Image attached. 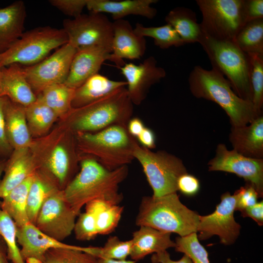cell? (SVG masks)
I'll use <instances>...</instances> for the list:
<instances>
[{"mask_svg": "<svg viewBox=\"0 0 263 263\" xmlns=\"http://www.w3.org/2000/svg\"><path fill=\"white\" fill-rule=\"evenodd\" d=\"M234 42L246 54L263 55V19L247 22L237 35Z\"/></svg>", "mask_w": 263, "mask_h": 263, "instance_id": "cell-34", "label": "cell"}, {"mask_svg": "<svg viewBox=\"0 0 263 263\" xmlns=\"http://www.w3.org/2000/svg\"><path fill=\"white\" fill-rule=\"evenodd\" d=\"M188 84L194 97L220 106L228 115L231 127L246 125L263 114L251 101L238 96L226 78L214 68L207 70L195 66L189 74Z\"/></svg>", "mask_w": 263, "mask_h": 263, "instance_id": "cell-2", "label": "cell"}, {"mask_svg": "<svg viewBox=\"0 0 263 263\" xmlns=\"http://www.w3.org/2000/svg\"><path fill=\"white\" fill-rule=\"evenodd\" d=\"M2 67L1 66L0 62V97L1 96V70Z\"/></svg>", "mask_w": 263, "mask_h": 263, "instance_id": "cell-54", "label": "cell"}, {"mask_svg": "<svg viewBox=\"0 0 263 263\" xmlns=\"http://www.w3.org/2000/svg\"><path fill=\"white\" fill-rule=\"evenodd\" d=\"M34 174L11 190L0 202L1 208L13 220L17 227L30 223L27 214V198Z\"/></svg>", "mask_w": 263, "mask_h": 263, "instance_id": "cell-29", "label": "cell"}, {"mask_svg": "<svg viewBox=\"0 0 263 263\" xmlns=\"http://www.w3.org/2000/svg\"><path fill=\"white\" fill-rule=\"evenodd\" d=\"M202 33L221 41H234L247 22L244 0H197Z\"/></svg>", "mask_w": 263, "mask_h": 263, "instance_id": "cell-9", "label": "cell"}, {"mask_svg": "<svg viewBox=\"0 0 263 263\" xmlns=\"http://www.w3.org/2000/svg\"><path fill=\"white\" fill-rule=\"evenodd\" d=\"M0 263H10L7 257V246L0 236Z\"/></svg>", "mask_w": 263, "mask_h": 263, "instance_id": "cell-51", "label": "cell"}, {"mask_svg": "<svg viewBox=\"0 0 263 263\" xmlns=\"http://www.w3.org/2000/svg\"><path fill=\"white\" fill-rule=\"evenodd\" d=\"M236 201L235 193L231 195L226 192L222 195L221 202L213 212L205 216L200 215L197 229L199 241L216 235L224 245H231L235 242L241 228L234 216Z\"/></svg>", "mask_w": 263, "mask_h": 263, "instance_id": "cell-11", "label": "cell"}, {"mask_svg": "<svg viewBox=\"0 0 263 263\" xmlns=\"http://www.w3.org/2000/svg\"><path fill=\"white\" fill-rule=\"evenodd\" d=\"M132 233V250L130 256L135 262L146 256L175 247L170 238L171 233L161 231L147 226H141Z\"/></svg>", "mask_w": 263, "mask_h": 263, "instance_id": "cell-25", "label": "cell"}, {"mask_svg": "<svg viewBox=\"0 0 263 263\" xmlns=\"http://www.w3.org/2000/svg\"><path fill=\"white\" fill-rule=\"evenodd\" d=\"M62 29L68 43L76 49L97 46L112 52L113 22L105 14L91 12L65 19Z\"/></svg>", "mask_w": 263, "mask_h": 263, "instance_id": "cell-10", "label": "cell"}, {"mask_svg": "<svg viewBox=\"0 0 263 263\" xmlns=\"http://www.w3.org/2000/svg\"><path fill=\"white\" fill-rule=\"evenodd\" d=\"M126 86V81L112 80L96 74L75 89L72 108H78L91 104Z\"/></svg>", "mask_w": 263, "mask_h": 263, "instance_id": "cell-26", "label": "cell"}, {"mask_svg": "<svg viewBox=\"0 0 263 263\" xmlns=\"http://www.w3.org/2000/svg\"><path fill=\"white\" fill-rule=\"evenodd\" d=\"M25 114L31 136L39 137L46 135L58 118L54 112L39 97L25 107Z\"/></svg>", "mask_w": 263, "mask_h": 263, "instance_id": "cell-32", "label": "cell"}, {"mask_svg": "<svg viewBox=\"0 0 263 263\" xmlns=\"http://www.w3.org/2000/svg\"><path fill=\"white\" fill-rule=\"evenodd\" d=\"M68 41L62 28L47 26L33 29L24 32L20 38L0 53L1 66L3 68L13 64L34 65Z\"/></svg>", "mask_w": 263, "mask_h": 263, "instance_id": "cell-7", "label": "cell"}, {"mask_svg": "<svg viewBox=\"0 0 263 263\" xmlns=\"http://www.w3.org/2000/svg\"><path fill=\"white\" fill-rule=\"evenodd\" d=\"M60 189L55 178L40 168L34 173L27 198V214L31 223L35 224L39 209L50 196Z\"/></svg>", "mask_w": 263, "mask_h": 263, "instance_id": "cell-28", "label": "cell"}, {"mask_svg": "<svg viewBox=\"0 0 263 263\" xmlns=\"http://www.w3.org/2000/svg\"><path fill=\"white\" fill-rule=\"evenodd\" d=\"M208 170L234 173L253 186L260 197L263 195V159L244 156L235 150H229L220 143L214 157L207 163Z\"/></svg>", "mask_w": 263, "mask_h": 263, "instance_id": "cell-14", "label": "cell"}, {"mask_svg": "<svg viewBox=\"0 0 263 263\" xmlns=\"http://www.w3.org/2000/svg\"><path fill=\"white\" fill-rule=\"evenodd\" d=\"M78 158H91L110 170L128 166L134 159L136 139L127 126L115 125L96 132L75 134Z\"/></svg>", "mask_w": 263, "mask_h": 263, "instance_id": "cell-3", "label": "cell"}, {"mask_svg": "<svg viewBox=\"0 0 263 263\" xmlns=\"http://www.w3.org/2000/svg\"><path fill=\"white\" fill-rule=\"evenodd\" d=\"M0 95L25 107L36 100L37 95L20 65L13 64L2 68Z\"/></svg>", "mask_w": 263, "mask_h": 263, "instance_id": "cell-23", "label": "cell"}, {"mask_svg": "<svg viewBox=\"0 0 263 263\" xmlns=\"http://www.w3.org/2000/svg\"><path fill=\"white\" fill-rule=\"evenodd\" d=\"M17 240L21 247L20 252L25 263H42L45 253L52 248H72L85 252L88 250V247L68 244L54 239L31 223L17 227Z\"/></svg>", "mask_w": 263, "mask_h": 263, "instance_id": "cell-16", "label": "cell"}, {"mask_svg": "<svg viewBox=\"0 0 263 263\" xmlns=\"http://www.w3.org/2000/svg\"><path fill=\"white\" fill-rule=\"evenodd\" d=\"M79 215L73 230L75 238L81 241H90L94 239L98 233L93 215L86 210Z\"/></svg>", "mask_w": 263, "mask_h": 263, "instance_id": "cell-41", "label": "cell"}, {"mask_svg": "<svg viewBox=\"0 0 263 263\" xmlns=\"http://www.w3.org/2000/svg\"><path fill=\"white\" fill-rule=\"evenodd\" d=\"M5 96L0 97V155L3 156L10 155L13 149L7 138L4 114Z\"/></svg>", "mask_w": 263, "mask_h": 263, "instance_id": "cell-45", "label": "cell"}, {"mask_svg": "<svg viewBox=\"0 0 263 263\" xmlns=\"http://www.w3.org/2000/svg\"><path fill=\"white\" fill-rule=\"evenodd\" d=\"M79 160V172L62 189L66 200L77 215L84 206L94 200L119 205L123 199L119 186L128 176V166L110 170L92 158Z\"/></svg>", "mask_w": 263, "mask_h": 263, "instance_id": "cell-1", "label": "cell"}, {"mask_svg": "<svg viewBox=\"0 0 263 263\" xmlns=\"http://www.w3.org/2000/svg\"><path fill=\"white\" fill-rule=\"evenodd\" d=\"M132 246V240L124 241L117 236H111L103 247H93L92 255L97 259L126 260L130 255Z\"/></svg>", "mask_w": 263, "mask_h": 263, "instance_id": "cell-38", "label": "cell"}, {"mask_svg": "<svg viewBox=\"0 0 263 263\" xmlns=\"http://www.w3.org/2000/svg\"><path fill=\"white\" fill-rule=\"evenodd\" d=\"M111 51L94 46L77 49L64 83L75 89L87 79L98 73L103 63L110 59Z\"/></svg>", "mask_w": 263, "mask_h": 263, "instance_id": "cell-18", "label": "cell"}, {"mask_svg": "<svg viewBox=\"0 0 263 263\" xmlns=\"http://www.w3.org/2000/svg\"><path fill=\"white\" fill-rule=\"evenodd\" d=\"M157 0H87L86 7L91 13H108L114 20L136 15L152 19L157 10L151 6Z\"/></svg>", "mask_w": 263, "mask_h": 263, "instance_id": "cell-21", "label": "cell"}, {"mask_svg": "<svg viewBox=\"0 0 263 263\" xmlns=\"http://www.w3.org/2000/svg\"><path fill=\"white\" fill-rule=\"evenodd\" d=\"M125 77L129 96L134 105H139L145 99L150 87L166 76L165 69L157 65L153 56L138 64L125 63L120 67Z\"/></svg>", "mask_w": 263, "mask_h": 263, "instance_id": "cell-15", "label": "cell"}, {"mask_svg": "<svg viewBox=\"0 0 263 263\" xmlns=\"http://www.w3.org/2000/svg\"><path fill=\"white\" fill-rule=\"evenodd\" d=\"M85 209L94 216L98 234L108 235L118 225L124 207L110 202L96 199L85 205Z\"/></svg>", "mask_w": 263, "mask_h": 263, "instance_id": "cell-31", "label": "cell"}, {"mask_svg": "<svg viewBox=\"0 0 263 263\" xmlns=\"http://www.w3.org/2000/svg\"><path fill=\"white\" fill-rule=\"evenodd\" d=\"M134 31L140 36L152 38L155 45L162 49L186 44L177 32L169 24L158 27H145L137 23Z\"/></svg>", "mask_w": 263, "mask_h": 263, "instance_id": "cell-35", "label": "cell"}, {"mask_svg": "<svg viewBox=\"0 0 263 263\" xmlns=\"http://www.w3.org/2000/svg\"><path fill=\"white\" fill-rule=\"evenodd\" d=\"M97 258L82 251L67 248H52L45 254L42 263H97Z\"/></svg>", "mask_w": 263, "mask_h": 263, "instance_id": "cell-40", "label": "cell"}, {"mask_svg": "<svg viewBox=\"0 0 263 263\" xmlns=\"http://www.w3.org/2000/svg\"><path fill=\"white\" fill-rule=\"evenodd\" d=\"M175 250L188 256L193 263H210L208 253L200 243L196 232L176 238Z\"/></svg>", "mask_w": 263, "mask_h": 263, "instance_id": "cell-39", "label": "cell"}, {"mask_svg": "<svg viewBox=\"0 0 263 263\" xmlns=\"http://www.w3.org/2000/svg\"><path fill=\"white\" fill-rule=\"evenodd\" d=\"M77 216L66 200L62 189H59L42 204L34 225L43 233L62 242L73 231Z\"/></svg>", "mask_w": 263, "mask_h": 263, "instance_id": "cell-13", "label": "cell"}, {"mask_svg": "<svg viewBox=\"0 0 263 263\" xmlns=\"http://www.w3.org/2000/svg\"><path fill=\"white\" fill-rule=\"evenodd\" d=\"M49 2L64 14L74 18L82 14L87 0H50Z\"/></svg>", "mask_w": 263, "mask_h": 263, "instance_id": "cell-43", "label": "cell"}, {"mask_svg": "<svg viewBox=\"0 0 263 263\" xmlns=\"http://www.w3.org/2000/svg\"><path fill=\"white\" fill-rule=\"evenodd\" d=\"M199 180L193 175L188 172L182 175L177 181L178 191L187 196H193L200 189Z\"/></svg>", "mask_w": 263, "mask_h": 263, "instance_id": "cell-44", "label": "cell"}, {"mask_svg": "<svg viewBox=\"0 0 263 263\" xmlns=\"http://www.w3.org/2000/svg\"><path fill=\"white\" fill-rule=\"evenodd\" d=\"M244 217H249L259 225H263V202H257L254 205L247 207L240 211Z\"/></svg>", "mask_w": 263, "mask_h": 263, "instance_id": "cell-47", "label": "cell"}, {"mask_svg": "<svg viewBox=\"0 0 263 263\" xmlns=\"http://www.w3.org/2000/svg\"><path fill=\"white\" fill-rule=\"evenodd\" d=\"M136 139L140 145L148 149L151 150L156 147L155 134L152 130L146 126Z\"/></svg>", "mask_w": 263, "mask_h": 263, "instance_id": "cell-48", "label": "cell"}, {"mask_svg": "<svg viewBox=\"0 0 263 263\" xmlns=\"http://www.w3.org/2000/svg\"><path fill=\"white\" fill-rule=\"evenodd\" d=\"M75 91V89L65 83H59L46 87L37 96L50 108L58 118L64 119L73 109L72 103Z\"/></svg>", "mask_w": 263, "mask_h": 263, "instance_id": "cell-33", "label": "cell"}, {"mask_svg": "<svg viewBox=\"0 0 263 263\" xmlns=\"http://www.w3.org/2000/svg\"><path fill=\"white\" fill-rule=\"evenodd\" d=\"M113 22V38L110 61L117 68L123 66L124 59H138L146 50L145 38L137 35L130 22L125 19Z\"/></svg>", "mask_w": 263, "mask_h": 263, "instance_id": "cell-17", "label": "cell"}, {"mask_svg": "<svg viewBox=\"0 0 263 263\" xmlns=\"http://www.w3.org/2000/svg\"><path fill=\"white\" fill-rule=\"evenodd\" d=\"M78 156L75 136L69 132L64 141L54 145L41 164L62 187L74 171Z\"/></svg>", "mask_w": 263, "mask_h": 263, "instance_id": "cell-19", "label": "cell"}, {"mask_svg": "<svg viewBox=\"0 0 263 263\" xmlns=\"http://www.w3.org/2000/svg\"><path fill=\"white\" fill-rule=\"evenodd\" d=\"M235 193L237 196L235 210L243 209L254 205L260 198L255 188L249 183L237 190Z\"/></svg>", "mask_w": 263, "mask_h": 263, "instance_id": "cell-42", "label": "cell"}, {"mask_svg": "<svg viewBox=\"0 0 263 263\" xmlns=\"http://www.w3.org/2000/svg\"><path fill=\"white\" fill-rule=\"evenodd\" d=\"M17 231L15 223L0 206V236L7 246L8 259L12 263H25L18 245Z\"/></svg>", "mask_w": 263, "mask_h": 263, "instance_id": "cell-36", "label": "cell"}, {"mask_svg": "<svg viewBox=\"0 0 263 263\" xmlns=\"http://www.w3.org/2000/svg\"><path fill=\"white\" fill-rule=\"evenodd\" d=\"M151 263H193L191 259L185 254L178 261L172 260L167 250L153 254L151 257Z\"/></svg>", "mask_w": 263, "mask_h": 263, "instance_id": "cell-49", "label": "cell"}, {"mask_svg": "<svg viewBox=\"0 0 263 263\" xmlns=\"http://www.w3.org/2000/svg\"><path fill=\"white\" fill-rule=\"evenodd\" d=\"M133 260H115L112 259H97V263H135Z\"/></svg>", "mask_w": 263, "mask_h": 263, "instance_id": "cell-52", "label": "cell"}, {"mask_svg": "<svg viewBox=\"0 0 263 263\" xmlns=\"http://www.w3.org/2000/svg\"><path fill=\"white\" fill-rule=\"evenodd\" d=\"M133 104L126 87L91 104L73 109L64 126L74 134L96 132L115 125L126 126L133 114Z\"/></svg>", "mask_w": 263, "mask_h": 263, "instance_id": "cell-4", "label": "cell"}, {"mask_svg": "<svg viewBox=\"0 0 263 263\" xmlns=\"http://www.w3.org/2000/svg\"><path fill=\"white\" fill-rule=\"evenodd\" d=\"M40 165L31 147L13 150L6 160L3 176L0 183V198L33 175Z\"/></svg>", "mask_w": 263, "mask_h": 263, "instance_id": "cell-20", "label": "cell"}, {"mask_svg": "<svg viewBox=\"0 0 263 263\" xmlns=\"http://www.w3.org/2000/svg\"><path fill=\"white\" fill-rule=\"evenodd\" d=\"M165 21L174 29L185 44L199 42L202 32L196 14L191 9L175 7L168 13Z\"/></svg>", "mask_w": 263, "mask_h": 263, "instance_id": "cell-30", "label": "cell"}, {"mask_svg": "<svg viewBox=\"0 0 263 263\" xmlns=\"http://www.w3.org/2000/svg\"><path fill=\"white\" fill-rule=\"evenodd\" d=\"M133 155L142 167L152 189V196L158 197L177 192L179 178L188 172L180 158L165 150L153 151L140 145L137 140Z\"/></svg>", "mask_w": 263, "mask_h": 263, "instance_id": "cell-8", "label": "cell"}, {"mask_svg": "<svg viewBox=\"0 0 263 263\" xmlns=\"http://www.w3.org/2000/svg\"><path fill=\"white\" fill-rule=\"evenodd\" d=\"M145 127L143 121L138 117H132L127 125L128 132L135 138L140 134Z\"/></svg>", "mask_w": 263, "mask_h": 263, "instance_id": "cell-50", "label": "cell"}, {"mask_svg": "<svg viewBox=\"0 0 263 263\" xmlns=\"http://www.w3.org/2000/svg\"><path fill=\"white\" fill-rule=\"evenodd\" d=\"M198 43L207 54L212 68L226 77L238 96L251 101V64L248 54L234 41L217 40L203 33Z\"/></svg>", "mask_w": 263, "mask_h": 263, "instance_id": "cell-6", "label": "cell"}, {"mask_svg": "<svg viewBox=\"0 0 263 263\" xmlns=\"http://www.w3.org/2000/svg\"><path fill=\"white\" fill-rule=\"evenodd\" d=\"M26 16L25 6L21 0L0 8V53L22 36Z\"/></svg>", "mask_w": 263, "mask_h": 263, "instance_id": "cell-27", "label": "cell"}, {"mask_svg": "<svg viewBox=\"0 0 263 263\" xmlns=\"http://www.w3.org/2000/svg\"><path fill=\"white\" fill-rule=\"evenodd\" d=\"M229 140L233 150L251 158L263 159V115L261 114L249 124L231 127Z\"/></svg>", "mask_w": 263, "mask_h": 263, "instance_id": "cell-22", "label": "cell"}, {"mask_svg": "<svg viewBox=\"0 0 263 263\" xmlns=\"http://www.w3.org/2000/svg\"><path fill=\"white\" fill-rule=\"evenodd\" d=\"M6 161V160H5V159L0 160V183L1 180V176L2 174L3 173Z\"/></svg>", "mask_w": 263, "mask_h": 263, "instance_id": "cell-53", "label": "cell"}, {"mask_svg": "<svg viewBox=\"0 0 263 263\" xmlns=\"http://www.w3.org/2000/svg\"><path fill=\"white\" fill-rule=\"evenodd\" d=\"M76 50L67 43L38 63L23 68L27 80L36 95L49 86L64 83Z\"/></svg>", "mask_w": 263, "mask_h": 263, "instance_id": "cell-12", "label": "cell"}, {"mask_svg": "<svg viewBox=\"0 0 263 263\" xmlns=\"http://www.w3.org/2000/svg\"><path fill=\"white\" fill-rule=\"evenodd\" d=\"M248 54L251 64L250 85L251 102L258 112L262 113L263 106V55Z\"/></svg>", "mask_w": 263, "mask_h": 263, "instance_id": "cell-37", "label": "cell"}, {"mask_svg": "<svg viewBox=\"0 0 263 263\" xmlns=\"http://www.w3.org/2000/svg\"><path fill=\"white\" fill-rule=\"evenodd\" d=\"M200 215L181 203L176 193L144 196L136 217L137 226H147L180 237L196 232Z\"/></svg>", "mask_w": 263, "mask_h": 263, "instance_id": "cell-5", "label": "cell"}, {"mask_svg": "<svg viewBox=\"0 0 263 263\" xmlns=\"http://www.w3.org/2000/svg\"><path fill=\"white\" fill-rule=\"evenodd\" d=\"M4 114L7 138L13 149L31 148L33 142L27 125L25 107L5 96Z\"/></svg>", "mask_w": 263, "mask_h": 263, "instance_id": "cell-24", "label": "cell"}, {"mask_svg": "<svg viewBox=\"0 0 263 263\" xmlns=\"http://www.w3.org/2000/svg\"><path fill=\"white\" fill-rule=\"evenodd\" d=\"M244 9L247 22L263 19V0H244Z\"/></svg>", "mask_w": 263, "mask_h": 263, "instance_id": "cell-46", "label": "cell"}]
</instances>
